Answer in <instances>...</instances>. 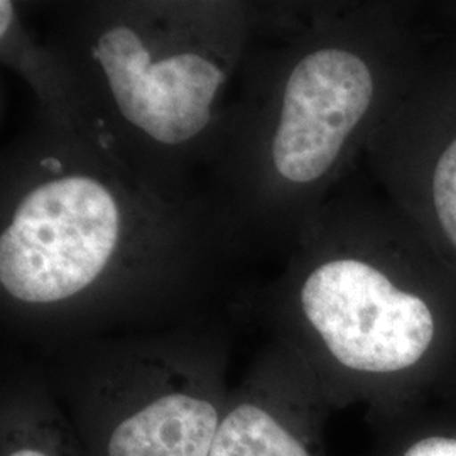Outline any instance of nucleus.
Instances as JSON below:
<instances>
[{"instance_id": "obj_10", "label": "nucleus", "mask_w": 456, "mask_h": 456, "mask_svg": "<svg viewBox=\"0 0 456 456\" xmlns=\"http://www.w3.org/2000/svg\"><path fill=\"white\" fill-rule=\"evenodd\" d=\"M5 456H51L48 453H45V452H41V450H37V448H19V450H14V452H11L9 455Z\"/></svg>"}, {"instance_id": "obj_8", "label": "nucleus", "mask_w": 456, "mask_h": 456, "mask_svg": "<svg viewBox=\"0 0 456 456\" xmlns=\"http://www.w3.org/2000/svg\"><path fill=\"white\" fill-rule=\"evenodd\" d=\"M429 203L444 242L456 254V134L433 164Z\"/></svg>"}, {"instance_id": "obj_5", "label": "nucleus", "mask_w": 456, "mask_h": 456, "mask_svg": "<svg viewBox=\"0 0 456 456\" xmlns=\"http://www.w3.org/2000/svg\"><path fill=\"white\" fill-rule=\"evenodd\" d=\"M215 355L188 342H163L156 391L117 424L107 456H210L220 426L203 387Z\"/></svg>"}, {"instance_id": "obj_9", "label": "nucleus", "mask_w": 456, "mask_h": 456, "mask_svg": "<svg viewBox=\"0 0 456 456\" xmlns=\"http://www.w3.org/2000/svg\"><path fill=\"white\" fill-rule=\"evenodd\" d=\"M404 456H456V440L431 436L412 444Z\"/></svg>"}, {"instance_id": "obj_7", "label": "nucleus", "mask_w": 456, "mask_h": 456, "mask_svg": "<svg viewBox=\"0 0 456 456\" xmlns=\"http://www.w3.org/2000/svg\"><path fill=\"white\" fill-rule=\"evenodd\" d=\"M210 456H310L267 409L242 403L220 421Z\"/></svg>"}, {"instance_id": "obj_4", "label": "nucleus", "mask_w": 456, "mask_h": 456, "mask_svg": "<svg viewBox=\"0 0 456 456\" xmlns=\"http://www.w3.org/2000/svg\"><path fill=\"white\" fill-rule=\"evenodd\" d=\"M392 220L360 203L325 205L269 288L273 305L354 374L408 370L428 354L436 322L421 296L401 286Z\"/></svg>"}, {"instance_id": "obj_3", "label": "nucleus", "mask_w": 456, "mask_h": 456, "mask_svg": "<svg viewBox=\"0 0 456 456\" xmlns=\"http://www.w3.org/2000/svg\"><path fill=\"white\" fill-rule=\"evenodd\" d=\"M43 34L69 66L80 135L167 203H207L252 34L248 0L48 4Z\"/></svg>"}, {"instance_id": "obj_2", "label": "nucleus", "mask_w": 456, "mask_h": 456, "mask_svg": "<svg viewBox=\"0 0 456 456\" xmlns=\"http://www.w3.org/2000/svg\"><path fill=\"white\" fill-rule=\"evenodd\" d=\"M387 31L372 9L254 2L205 201L233 254L291 256L389 98Z\"/></svg>"}, {"instance_id": "obj_6", "label": "nucleus", "mask_w": 456, "mask_h": 456, "mask_svg": "<svg viewBox=\"0 0 456 456\" xmlns=\"http://www.w3.org/2000/svg\"><path fill=\"white\" fill-rule=\"evenodd\" d=\"M26 4L0 0V61L33 92L36 117L80 134L75 82L65 58L26 19Z\"/></svg>"}, {"instance_id": "obj_1", "label": "nucleus", "mask_w": 456, "mask_h": 456, "mask_svg": "<svg viewBox=\"0 0 456 456\" xmlns=\"http://www.w3.org/2000/svg\"><path fill=\"white\" fill-rule=\"evenodd\" d=\"M237 261L207 203H167L34 117L0 158V296L33 323L158 310Z\"/></svg>"}]
</instances>
